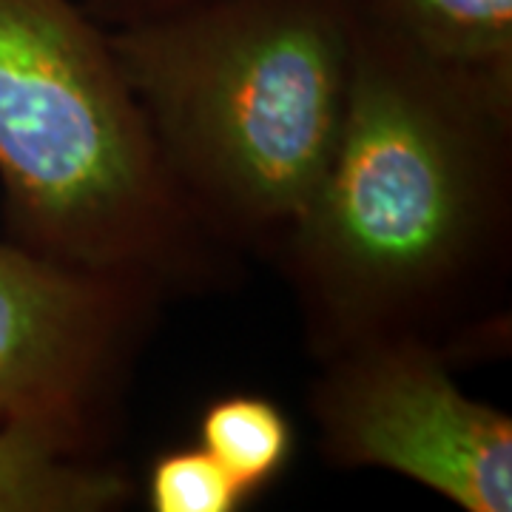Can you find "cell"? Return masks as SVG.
Listing matches in <instances>:
<instances>
[{
    "instance_id": "1",
    "label": "cell",
    "mask_w": 512,
    "mask_h": 512,
    "mask_svg": "<svg viewBox=\"0 0 512 512\" xmlns=\"http://www.w3.org/2000/svg\"><path fill=\"white\" fill-rule=\"evenodd\" d=\"M313 362L410 339L450 365L512 342V77L356 29L348 117L271 262Z\"/></svg>"
},
{
    "instance_id": "2",
    "label": "cell",
    "mask_w": 512,
    "mask_h": 512,
    "mask_svg": "<svg viewBox=\"0 0 512 512\" xmlns=\"http://www.w3.org/2000/svg\"><path fill=\"white\" fill-rule=\"evenodd\" d=\"M109 40L194 217L242 262L271 265L348 117V0H191Z\"/></svg>"
},
{
    "instance_id": "3",
    "label": "cell",
    "mask_w": 512,
    "mask_h": 512,
    "mask_svg": "<svg viewBox=\"0 0 512 512\" xmlns=\"http://www.w3.org/2000/svg\"><path fill=\"white\" fill-rule=\"evenodd\" d=\"M6 239L146 279L168 299L237 285L242 259L171 180L109 29L74 0H0Z\"/></svg>"
},
{
    "instance_id": "4",
    "label": "cell",
    "mask_w": 512,
    "mask_h": 512,
    "mask_svg": "<svg viewBox=\"0 0 512 512\" xmlns=\"http://www.w3.org/2000/svg\"><path fill=\"white\" fill-rule=\"evenodd\" d=\"M308 416L325 461L387 470L464 512L512 510V419L467 396L421 342H367L316 362Z\"/></svg>"
},
{
    "instance_id": "5",
    "label": "cell",
    "mask_w": 512,
    "mask_h": 512,
    "mask_svg": "<svg viewBox=\"0 0 512 512\" xmlns=\"http://www.w3.org/2000/svg\"><path fill=\"white\" fill-rule=\"evenodd\" d=\"M157 285L0 242V416L114 441L160 311Z\"/></svg>"
},
{
    "instance_id": "6",
    "label": "cell",
    "mask_w": 512,
    "mask_h": 512,
    "mask_svg": "<svg viewBox=\"0 0 512 512\" xmlns=\"http://www.w3.org/2000/svg\"><path fill=\"white\" fill-rule=\"evenodd\" d=\"M111 441L49 419L0 416V512H114L137 487Z\"/></svg>"
},
{
    "instance_id": "7",
    "label": "cell",
    "mask_w": 512,
    "mask_h": 512,
    "mask_svg": "<svg viewBox=\"0 0 512 512\" xmlns=\"http://www.w3.org/2000/svg\"><path fill=\"white\" fill-rule=\"evenodd\" d=\"M367 35L444 66L512 77V0H348Z\"/></svg>"
},
{
    "instance_id": "8",
    "label": "cell",
    "mask_w": 512,
    "mask_h": 512,
    "mask_svg": "<svg viewBox=\"0 0 512 512\" xmlns=\"http://www.w3.org/2000/svg\"><path fill=\"white\" fill-rule=\"evenodd\" d=\"M197 444L234 478L248 501L291 464L296 433L282 404L259 393H225L202 407Z\"/></svg>"
},
{
    "instance_id": "9",
    "label": "cell",
    "mask_w": 512,
    "mask_h": 512,
    "mask_svg": "<svg viewBox=\"0 0 512 512\" xmlns=\"http://www.w3.org/2000/svg\"><path fill=\"white\" fill-rule=\"evenodd\" d=\"M143 495L151 512H237L251 504L200 444L157 453Z\"/></svg>"
},
{
    "instance_id": "10",
    "label": "cell",
    "mask_w": 512,
    "mask_h": 512,
    "mask_svg": "<svg viewBox=\"0 0 512 512\" xmlns=\"http://www.w3.org/2000/svg\"><path fill=\"white\" fill-rule=\"evenodd\" d=\"M185 3L191 0H83V9L106 29H114V26H126V23H137L168 9H177Z\"/></svg>"
}]
</instances>
